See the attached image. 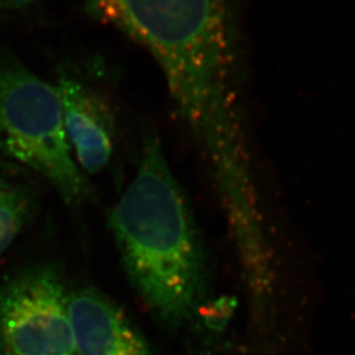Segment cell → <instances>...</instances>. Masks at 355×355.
I'll return each mask as SVG.
<instances>
[{"instance_id": "cell-8", "label": "cell", "mask_w": 355, "mask_h": 355, "mask_svg": "<svg viewBox=\"0 0 355 355\" xmlns=\"http://www.w3.org/2000/svg\"><path fill=\"white\" fill-rule=\"evenodd\" d=\"M38 0H0V13L11 12L26 8Z\"/></svg>"}, {"instance_id": "cell-2", "label": "cell", "mask_w": 355, "mask_h": 355, "mask_svg": "<svg viewBox=\"0 0 355 355\" xmlns=\"http://www.w3.org/2000/svg\"><path fill=\"white\" fill-rule=\"evenodd\" d=\"M108 227L128 279L155 318L170 329L192 322L208 295L207 254L189 199L150 130Z\"/></svg>"}, {"instance_id": "cell-6", "label": "cell", "mask_w": 355, "mask_h": 355, "mask_svg": "<svg viewBox=\"0 0 355 355\" xmlns=\"http://www.w3.org/2000/svg\"><path fill=\"white\" fill-rule=\"evenodd\" d=\"M69 313L78 355H155L125 312L102 291H70Z\"/></svg>"}, {"instance_id": "cell-7", "label": "cell", "mask_w": 355, "mask_h": 355, "mask_svg": "<svg viewBox=\"0 0 355 355\" xmlns=\"http://www.w3.org/2000/svg\"><path fill=\"white\" fill-rule=\"evenodd\" d=\"M32 211L29 192L19 184L0 182V254L16 239Z\"/></svg>"}, {"instance_id": "cell-1", "label": "cell", "mask_w": 355, "mask_h": 355, "mask_svg": "<svg viewBox=\"0 0 355 355\" xmlns=\"http://www.w3.org/2000/svg\"><path fill=\"white\" fill-rule=\"evenodd\" d=\"M162 70L178 112L216 177L246 164L237 110L240 35L233 0H87Z\"/></svg>"}, {"instance_id": "cell-4", "label": "cell", "mask_w": 355, "mask_h": 355, "mask_svg": "<svg viewBox=\"0 0 355 355\" xmlns=\"http://www.w3.org/2000/svg\"><path fill=\"white\" fill-rule=\"evenodd\" d=\"M70 291L55 263L15 274L0 288V355H78Z\"/></svg>"}, {"instance_id": "cell-3", "label": "cell", "mask_w": 355, "mask_h": 355, "mask_svg": "<svg viewBox=\"0 0 355 355\" xmlns=\"http://www.w3.org/2000/svg\"><path fill=\"white\" fill-rule=\"evenodd\" d=\"M0 150L45 178L67 205L91 198L67 141L57 89L13 58L0 61Z\"/></svg>"}, {"instance_id": "cell-5", "label": "cell", "mask_w": 355, "mask_h": 355, "mask_svg": "<svg viewBox=\"0 0 355 355\" xmlns=\"http://www.w3.org/2000/svg\"><path fill=\"white\" fill-rule=\"evenodd\" d=\"M54 87L76 164L85 174L102 171L114 152L116 123L110 104L98 89L69 70L60 71Z\"/></svg>"}]
</instances>
